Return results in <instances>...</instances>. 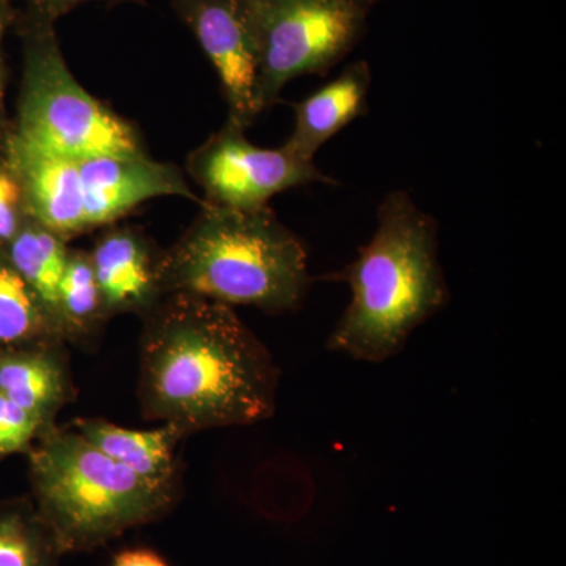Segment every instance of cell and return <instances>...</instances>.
Returning a JSON list of instances; mask_svg holds the SVG:
<instances>
[{
  "label": "cell",
  "mask_w": 566,
  "mask_h": 566,
  "mask_svg": "<svg viewBox=\"0 0 566 566\" xmlns=\"http://www.w3.org/2000/svg\"><path fill=\"white\" fill-rule=\"evenodd\" d=\"M112 566H169L156 553L148 549L123 551Z\"/></svg>",
  "instance_id": "7402d4cb"
},
{
  "label": "cell",
  "mask_w": 566,
  "mask_h": 566,
  "mask_svg": "<svg viewBox=\"0 0 566 566\" xmlns=\"http://www.w3.org/2000/svg\"><path fill=\"white\" fill-rule=\"evenodd\" d=\"M186 169L212 207L253 210L268 207L279 193L301 186L337 181L289 148L253 145L245 128L227 120L200 147L191 151Z\"/></svg>",
  "instance_id": "52a82bcc"
},
{
  "label": "cell",
  "mask_w": 566,
  "mask_h": 566,
  "mask_svg": "<svg viewBox=\"0 0 566 566\" xmlns=\"http://www.w3.org/2000/svg\"><path fill=\"white\" fill-rule=\"evenodd\" d=\"M10 21V10H0V43H2L6 25ZM0 98H2V57H0Z\"/></svg>",
  "instance_id": "603a6c76"
},
{
  "label": "cell",
  "mask_w": 566,
  "mask_h": 566,
  "mask_svg": "<svg viewBox=\"0 0 566 566\" xmlns=\"http://www.w3.org/2000/svg\"><path fill=\"white\" fill-rule=\"evenodd\" d=\"M69 255L70 249L66 248V241L29 218L20 233L9 244L11 268L24 279L29 289L39 297L55 327H57L59 286L65 273Z\"/></svg>",
  "instance_id": "9a60e30c"
},
{
  "label": "cell",
  "mask_w": 566,
  "mask_h": 566,
  "mask_svg": "<svg viewBox=\"0 0 566 566\" xmlns=\"http://www.w3.org/2000/svg\"><path fill=\"white\" fill-rule=\"evenodd\" d=\"M62 554L35 506H0V566H59Z\"/></svg>",
  "instance_id": "ac0fdd59"
},
{
  "label": "cell",
  "mask_w": 566,
  "mask_h": 566,
  "mask_svg": "<svg viewBox=\"0 0 566 566\" xmlns=\"http://www.w3.org/2000/svg\"><path fill=\"white\" fill-rule=\"evenodd\" d=\"M74 430L104 455L125 465L134 474L153 482L177 483L178 442L188 436L177 424L159 430H128L104 420H77Z\"/></svg>",
  "instance_id": "5bb4252c"
},
{
  "label": "cell",
  "mask_w": 566,
  "mask_h": 566,
  "mask_svg": "<svg viewBox=\"0 0 566 566\" xmlns=\"http://www.w3.org/2000/svg\"><path fill=\"white\" fill-rule=\"evenodd\" d=\"M164 296L191 294L266 314L294 312L311 289L303 241L271 210L200 205L191 226L161 253Z\"/></svg>",
  "instance_id": "3957f363"
},
{
  "label": "cell",
  "mask_w": 566,
  "mask_h": 566,
  "mask_svg": "<svg viewBox=\"0 0 566 566\" xmlns=\"http://www.w3.org/2000/svg\"><path fill=\"white\" fill-rule=\"evenodd\" d=\"M144 316L139 395L147 419L189 434L274 416L279 368L232 307L172 293Z\"/></svg>",
  "instance_id": "6da1fadb"
},
{
  "label": "cell",
  "mask_w": 566,
  "mask_h": 566,
  "mask_svg": "<svg viewBox=\"0 0 566 566\" xmlns=\"http://www.w3.org/2000/svg\"><path fill=\"white\" fill-rule=\"evenodd\" d=\"M221 82L229 120L248 129L256 107L259 54L248 0H170Z\"/></svg>",
  "instance_id": "ba28073f"
},
{
  "label": "cell",
  "mask_w": 566,
  "mask_h": 566,
  "mask_svg": "<svg viewBox=\"0 0 566 566\" xmlns=\"http://www.w3.org/2000/svg\"><path fill=\"white\" fill-rule=\"evenodd\" d=\"M9 170L20 182L29 219L63 241L88 232L80 163L32 147L13 134L9 140Z\"/></svg>",
  "instance_id": "30bf717a"
},
{
  "label": "cell",
  "mask_w": 566,
  "mask_h": 566,
  "mask_svg": "<svg viewBox=\"0 0 566 566\" xmlns=\"http://www.w3.org/2000/svg\"><path fill=\"white\" fill-rule=\"evenodd\" d=\"M349 2L356 3V6L370 11L375 6H378L379 2H382V0H349Z\"/></svg>",
  "instance_id": "cb8c5ba5"
},
{
  "label": "cell",
  "mask_w": 566,
  "mask_h": 566,
  "mask_svg": "<svg viewBox=\"0 0 566 566\" xmlns=\"http://www.w3.org/2000/svg\"><path fill=\"white\" fill-rule=\"evenodd\" d=\"M91 253L107 314H147L164 296L161 253L136 227H107Z\"/></svg>",
  "instance_id": "8fae6325"
},
{
  "label": "cell",
  "mask_w": 566,
  "mask_h": 566,
  "mask_svg": "<svg viewBox=\"0 0 566 566\" xmlns=\"http://www.w3.org/2000/svg\"><path fill=\"white\" fill-rule=\"evenodd\" d=\"M371 81L368 62H354L335 80L294 104L293 133L283 147L305 161H314L326 142L367 115Z\"/></svg>",
  "instance_id": "7c38bea8"
},
{
  "label": "cell",
  "mask_w": 566,
  "mask_h": 566,
  "mask_svg": "<svg viewBox=\"0 0 566 566\" xmlns=\"http://www.w3.org/2000/svg\"><path fill=\"white\" fill-rule=\"evenodd\" d=\"M80 172L88 232L114 226L142 203L159 197L203 203L177 166L155 161L147 153L99 156L80 163Z\"/></svg>",
  "instance_id": "9c48e42d"
},
{
  "label": "cell",
  "mask_w": 566,
  "mask_h": 566,
  "mask_svg": "<svg viewBox=\"0 0 566 566\" xmlns=\"http://www.w3.org/2000/svg\"><path fill=\"white\" fill-rule=\"evenodd\" d=\"M39 297L9 262L0 263V348L62 342Z\"/></svg>",
  "instance_id": "2e32d148"
},
{
  "label": "cell",
  "mask_w": 566,
  "mask_h": 566,
  "mask_svg": "<svg viewBox=\"0 0 566 566\" xmlns=\"http://www.w3.org/2000/svg\"><path fill=\"white\" fill-rule=\"evenodd\" d=\"M0 10H10L7 0H0Z\"/></svg>",
  "instance_id": "d4e9b609"
},
{
  "label": "cell",
  "mask_w": 566,
  "mask_h": 566,
  "mask_svg": "<svg viewBox=\"0 0 566 566\" xmlns=\"http://www.w3.org/2000/svg\"><path fill=\"white\" fill-rule=\"evenodd\" d=\"M71 390L61 342L14 348L0 356V394L48 424L69 401Z\"/></svg>",
  "instance_id": "4fadbf2b"
},
{
  "label": "cell",
  "mask_w": 566,
  "mask_h": 566,
  "mask_svg": "<svg viewBox=\"0 0 566 566\" xmlns=\"http://www.w3.org/2000/svg\"><path fill=\"white\" fill-rule=\"evenodd\" d=\"M25 221L20 182L9 169L0 170V244H10Z\"/></svg>",
  "instance_id": "ffe728a7"
},
{
  "label": "cell",
  "mask_w": 566,
  "mask_h": 566,
  "mask_svg": "<svg viewBox=\"0 0 566 566\" xmlns=\"http://www.w3.org/2000/svg\"><path fill=\"white\" fill-rule=\"evenodd\" d=\"M21 33L25 70L18 139L76 163L147 153L136 126L85 91L71 73L55 24L24 14Z\"/></svg>",
  "instance_id": "5b68a950"
},
{
  "label": "cell",
  "mask_w": 566,
  "mask_h": 566,
  "mask_svg": "<svg viewBox=\"0 0 566 566\" xmlns=\"http://www.w3.org/2000/svg\"><path fill=\"white\" fill-rule=\"evenodd\" d=\"M102 290L93 271L91 253L70 249L59 286L57 327L63 340H80L98 329L107 318Z\"/></svg>",
  "instance_id": "e0dca14e"
},
{
  "label": "cell",
  "mask_w": 566,
  "mask_h": 566,
  "mask_svg": "<svg viewBox=\"0 0 566 566\" xmlns=\"http://www.w3.org/2000/svg\"><path fill=\"white\" fill-rule=\"evenodd\" d=\"M31 452L36 512L65 553L106 545L166 516L178 483L153 482L104 455L74 428H46Z\"/></svg>",
  "instance_id": "277c9868"
},
{
  "label": "cell",
  "mask_w": 566,
  "mask_h": 566,
  "mask_svg": "<svg viewBox=\"0 0 566 566\" xmlns=\"http://www.w3.org/2000/svg\"><path fill=\"white\" fill-rule=\"evenodd\" d=\"M50 427L0 394V457L28 449Z\"/></svg>",
  "instance_id": "d6986e66"
},
{
  "label": "cell",
  "mask_w": 566,
  "mask_h": 566,
  "mask_svg": "<svg viewBox=\"0 0 566 566\" xmlns=\"http://www.w3.org/2000/svg\"><path fill=\"white\" fill-rule=\"evenodd\" d=\"M256 54L260 114L281 99L286 84L326 74L354 50L368 10L349 0H248Z\"/></svg>",
  "instance_id": "8992f818"
},
{
  "label": "cell",
  "mask_w": 566,
  "mask_h": 566,
  "mask_svg": "<svg viewBox=\"0 0 566 566\" xmlns=\"http://www.w3.org/2000/svg\"><path fill=\"white\" fill-rule=\"evenodd\" d=\"M25 2H28L25 14L55 24L62 17L76 10L77 7L85 6V3H118L123 0H25Z\"/></svg>",
  "instance_id": "44dd1931"
},
{
  "label": "cell",
  "mask_w": 566,
  "mask_h": 566,
  "mask_svg": "<svg viewBox=\"0 0 566 566\" xmlns=\"http://www.w3.org/2000/svg\"><path fill=\"white\" fill-rule=\"evenodd\" d=\"M376 212L374 237L356 259L323 277L352 289L327 349L370 364L398 356L417 327L450 303L433 216L406 191L387 193Z\"/></svg>",
  "instance_id": "7a4b0ae2"
}]
</instances>
